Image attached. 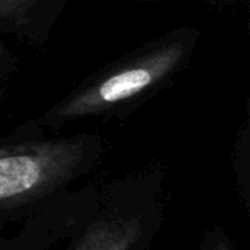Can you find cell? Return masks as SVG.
I'll list each match as a JSON object with an SVG mask.
<instances>
[{"label": "cell", "mask_w": 250, "mask_h": 250, "mask_svg": "<svg viewBox=\"0 0 250 250\" xmlns=\"http://www.w3.org/2000/svg\"><path fill=\"white\" fill-rule=\"evenodd\" d=\"M36 0H0V19L18 21L29 12Z\"/></svg>", "instance_id": "5b68a950"}, {"label": "cell", "mask_w": 250, "mask_h": 250, "mask_svg": "<svg viewBox=\"0 0 250 250\" xmlns=\"http://www.w3.org/2000/svg\"><path fill=\"white\" fill-rule=\"evenodd\" d=\"M249 117H245L240 130V136L235 144V175H236V184L240 188V199L247 201L249 199V156H250V147H249Z\"/></svg>", "instance_id": "277c9868"}, {"label": "cell", "mask_w": 250, "mask_h": 250, "mask_svg": "<svg viewBox=\"0 0 250 250\" xmlns=\"http://www.w3.org/2000/svg\"><path fill=\"white\" fill-rule=\"evenodd\" d=\"M161 175L141 171L86 199L83 225L63 250H147L163 221Z\"/></svg>", "instance_id": "3957f363"}, {"label": "cell", "mask_w": 250, "mask_h": 250, "mask_svg": "<svg viewBox=\"0 0 250 250\" xmlns=\"http://www.w3.org/2000/svg\"><path fill=\"white\" fill-rule=\"evenodd\" d=\"M7 55H9V52H7V48H5L2 43H0V62H4L5 59H7Z\"/></svg>", "instance_id": "8992f818"}, {"label": "cell", "mask_w": 250, "mask_h": 250, "mask_svg": "<svg viewBox=\"0 0 250 250\" xmlns=\"http://www.w3.org/2000/svg\"><path fill=\"white\" fill-rule=\"evenodd\" d=\"M192 48L194 36L180 35L137 50L84 79L19 130L45 132L87 118L127 113L163 89L184 69Z\"/></svg>", "instance_id": "6da1fadb"}, {"label": "cell", "mask_w": 250, "mask_h": 250, "mask_svg": "<svg viewBox=\"0 0 250 250\" xmlns=\"http://www.w3.org/2000/svg\"><path fill=\"white\" fill-rule=\"evenodd\" d=\"M103 151L98 134L48 137L16 130L0 139V211L53 197L89 173Z\"/></svg>", "instance_id": "7a4b0ae2"}]
</instances>
